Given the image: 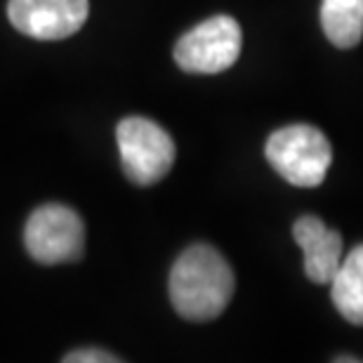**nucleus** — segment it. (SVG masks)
Masks as SVG:
<instances>
[{
    "label": "nucleus",
    "mask_w": 363,
    "mask_h": 363,
    "mask_svg": "<svg viewBox=\"0 0 363 363\" xmlns=\"http://www.w3.org/2000/svg\"><path fill=\"white\" fill-rule=\"evenodd\" d=\"M321 28L335 48L359 45L363 38V0H323Z\"/></svg>",
    "instance_id": "9"
},
{
    "label": "nucleus",
    "mask_w": 363,
    "mask_h": 363,
    "mask_svg": "<svg viewBox=\"0 0 363 363\" xmlns=\"http://www.w3.org/2000/svg\"><path fill=\"white\" fill-rule=\"evenodd\" d=\"M24 245L40 264L78 262L85 252V224L69 206L48 203L28 215Z\"/></svg>",
    "instance_id": "4"
},
{
    "label": "nucleus",
    "mask_w": 363,
    "mask_h": 363,
    "mask_svg": "<svg viewBox=\"0 0 363 363\" xmlns=\"http://www.w3.org/2000/svg\"><path fill=\"white\" fill-rule=\"evenodd\" d=\"M243 31L229 14H217L191 31L175 45V62L186 74H222L241 57Z\"/></svg>",
    "instance_id": "5"
},
{
    "label": "nucleus",
    "mask_w": 363,
    "mask_h": 363,
    "mask_svg": "<svg viewBox=\"0 0 363 363\" xmlns=\"http://www.w3.org/2000/svg\"><path fill=\"white\" fill-rule=\"evenodd\" d=\"M88 0H10L7 17L19 33L38 40H62L88 21Z\"/></svg>",
    "instance_id": "6"
},
{
    "label": "nucleus",
    "mask_w": 363,
    "mask_h": 363,
    "mask_svg": "<svg viewBox=\"0 0 363 363\" xmlns=\"http://www.w3.org/2000/svg\"><path fill=\"white\" fill-rule=\"evenodd\" d=\"M293 238L304 252V274L314 283H330L342 262V236L323 220L304 215L293 224Z\"/></svg>",
    "instance_id": "7"
},
{
    "label": "nucleus",
    "mask_w": 363,
    "mask_h": 363,
    "mask_svg": "<svg viewBox=\"0 0 363 363\" xmlns=\"http://www.w3.org/2000/svg\"><path fill=\"white\" fill-rule=\"evenodd\" d=\"M236 279L229 262L213 245L196 243L172 264L168 290L175 311L186 321H213L229 307Z\"/></svg>",
    "instance_id": "1"
},
{
    "label": "nucleus",
    "mask_w": 363,
    "mask_h": 363,
    "mask_svg": "<svg viewBox=\"0 0 363 363\" xmlns=\"http://www.w3.org/2000/svg\"><path fill=\"white\" fill-rule=\"evenodd\" d=\"M121 163L133 184L151 186L161 182L175 163V142L158 123L130 116L116 128Z\"/></svg>",
    "instance_id": "3"
},
{
    "label": "nucleus",
    "mask_w": 363,
    "mask_h": 363,
    "mask_svg": "<svg viewBox=\"0 0 363 363\" xmlns=\"http://www.w3.org/2000/svg\"><path fill=\"white\" fill-rule=\"evenodd\" d=\"M264 156L288 184L311 189L328 175L333 147L318 128L295 123L272 133L264 144Z\"/></svg>",
    "instance_id": "2"
},
{
    "label": "nucleus",
    "mask_w": 363,
    "mask_h": 363,
    "mask_svg": "<svg viewBox=\"0 0 363 363\" xmlns=\"http://www.w3.org/2000/svg\"><path fill=\"white\" fill-rule=\"evenodd\" d=\"M330 297L340 316L363 325V243L340 262L330 281Z\"/></svg>",
    "instance_id": "8"
},
{
    "label": "nucleus",
    "mask_w": 363,
    "mask_h": 363,
    "mask_svg": "<svg viewBox=\"0 0 363 363\" xmlns=\"http://www.w3.org/2000/svg\"><path fill=\"white\" fill-rule=\"evenodd\" d=\"M121 359L104 350H76L64 357V363H118Z\"/></svg>",
    "instance_id": "10"
}]
</instances>
